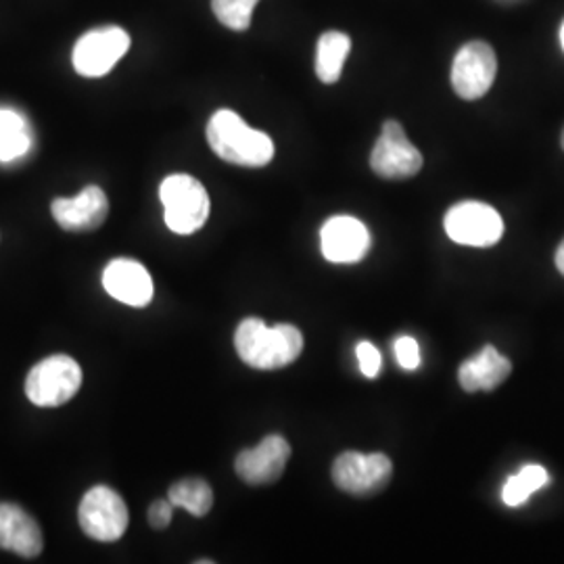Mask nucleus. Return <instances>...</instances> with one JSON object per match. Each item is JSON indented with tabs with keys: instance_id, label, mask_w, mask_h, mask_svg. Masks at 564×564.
<instances>
[{
	"instance_id": "obj_2",
	"label": "nucleus",
	"mask_w": 564,
	"mask_h": 564,
	"mask_svg": "<svg viewBox=\"0 0 564 564\" xmlns=\"http://www.w3.org/2000/svg\"><path fill=\"white\" fill-rule=\"evenodd\" d=\"M207 142L212 151L241 167H263L274 160V142L260 130L249 128L239 113L220 109L207 123Z\"/></svg>"
},
{
	"instance_id": "obj_24",
	"label": "nucleus",
	"mask_w": 564,
	"mask_h": 564,
	"mask_svg": "<svg viewBox=\"0 0 564 564\" xmlns=\"http://www.w3.org/2000/svg\"><path fill=\"white\" fill-rule=\"evenodd\" d=\"M172 514H174V505L170 500H158L149 508V524L153 529H165L172 523Z\"/></svg>"
},
{
	"instance_id": "obj_6",
	"label": "nucleus",
	"mask_w": 564,
	"mask_h": 564,
	"mask_svg": "<svg viewBox=\"0 0 564 564\" xmlns=\"http://www.w3.org/2000/svg\"><path fill=\"white\" fill-rule=\"evenodd\" d=\"M393 477V463L384 454L343 452L333 463V481L345 494L366 498L381 494Z\"/></svg>"
},
{
	"instance_id": "obj_15",
	"label": "nucleus",
	"mask_w": 564,
	"mask_h": 564,
	"mask_svg": "<svg viewBox=\"0 0 564 564\" xmlns=\"http://www.w3.org/2000/svg\"><path fill=\"white\" fill-rule=\"evenodd\" d=\"M42 545L41 527L21 506L0 505V550L34 558L41 554Z\"/></svg>"
},
{
	"instance_id": "obj_27",
	"label": "nucleus",
	"mask_w": 564,
	"mask_h": 564,
	"mask_svg": "<svg viewBox=\"0 0 564 564\" xmlns=\"http://www.w3.org/2000/svg\"><path fill=\"white\" fill-rule=\"evenodd\" d=\"M561 44H563V48H564V23H563V28H561Z\"/></svg>"
},
{
	"instance_id": "obj_17",
	"label": "nucleus",
	"mask_w": 564,
	"mask_h": 564,
	"mask_svg": "<svg viewBox=\"0 0 564 564\" xmlns=\"http://www.w3.org/2000/svg\"><path fill=\"white\" fill-rule=\"evenodd\" d=\"M351 41L343 32H324L316 46V76L324 84L339 82L345 59L349 57Z\"/></svg>"
},
{
	"instance_id": "obj_11",
	"label": "nucleus",
	"mask_w": 564,
	"mask_h": 564,
	"mask_svg": "<svg viewBox=\"0 0 564 564\" xmlns=\"http://www.w3.org/2000/svg\"><path fill=\"white\" fill-rule=\"evenodd\" d=\"M291 458V445L281 435H268L262 444L242 449L235 460V470L247 485L276 484Z\"/></svg>"
},
{
	"instance_id": "obj_13",
	"label": "nucleus",
	"mask_w": 564,
	"mask_h": 564,
	"mask_svg": "<svg viewBox=\"0 0 564 564\" xmlns=\"http://www.w3.org/2000/svg\"><path fill=\"white\" fill-rule=\"evenodd\" d=\"M53 218L63 230L69 232H90L101 228L109 216L107 195L99 186H86L80 195L72 199H55L51 205Z\"/></svg>"
},
{
	"instance_id": "obj_23",
	"label": "nucleus",
	"mask_w": 564,
	"mask_h": 564,
	"mask_svg": "<svg viewBox=\"0 0 564 564\" xmlns=\"http://www.w3.org/2000/svg\"><path fill=\"white\" fill-rule=\"evenodd\" d=\"M356 356H358L364 377L377 379L381 372V351L372 343L362 341L356 347Z\"/></svg>"
},
{
	"instance_id": "obj_19",
	"label": "nucleus",
	"mask_w": 564,
	"mask_h": 564,
	"mask_svg": "<svg viewBox=\"0 0 564 564\" xmlns=\"http://www.w3.org/2000/svg\"><path fill=\"white\" fill-rule=\"evenodd\" d=\"M550 484L547 470L540 464H527L517 475H512L502 489V500L510 508L523 506L535 491Z\"/></svg>"
},
{
	"instance_id": "obj_18",
	"label": "nucleus",
	"mask_w": 564,
	"mask_h": 564,
	"mask_svg": "<svg viewBox=\"0 0 564 564\" xmlns=\"http://www.w3.org/2000/svg\"><path fill=\"white\" fill-rule=\"evenodd\" d=\"M167 500L193 517H205L214 506V491L203 479H182L170 487Z\"/></svg>"
},
{
	"instance_id": "obj_5",
	"label": "nucleus",
	"mask_w": 564,
	"mask_h": 564,
	"mask_svg": "<svg viewBox=\"0 0 564 564\" xmlns=\"http://www.w3.org/2000/svg\"><path fill=\"white\" fill-rule=\"evenodd\" d=\"M78 521H80L82 531L90 540L111 544V542H118L126 533L130 517H128L126 502L121 500L118 491L105 485H97L88 489V494L82 498Z\"/></svg>"
},
{
	"instance_id": "obj_1",
	"label": "nucleus",
	"mask_w": 564,
	"mask_h": 564,
	"mask_svg": "<svg viewBox=\"0 0 564 564\" xmlns=\"http://www.w3.org/2000/svg\"><path fill=\"white\" fill-rule=\"evenodd\" d=\"M235 347L247 366L279 370L302 356L303 335L293 324L268 326L260 318H245L235 333Z\"/></svg>"
},
{
	"instance_id": "obj_16",
	"label": "nucleus",
	"mask_w": 564,
	"mask_h": 564,
	"mask_svg": "<svg viewBox=\"0 0 564 564\" xmlns=\"http://www.w3.org/2000/svg\"><path fill=\"white\" fill-rule=\"evenodd\" d=\"M512 372V364L502 356L494 345H485L484 349L475 356L468 358L458 370V381L463 384L466 393L475 391H494Z\"/></svg>"
},
{
	"instance_id": "obj_28",
	"label": "nucleus",
	"mask_w": 564,
	"mask_h": 564,
	"mask_svg": "<svg viewBox=\"0 0 564 564\" xmlns=\"http://www.w3.org/2000/svg\"><path fill=\"white\" fill-rule=\"evenodd\" d=\"M563 149H564V132H563Z\"/></svg>"
},
{
	"instance_id": "obj_3",
	"label": "nucleus",
	"mask_w": 564,
	"mask_h": 564,
	"mask_svg": "<svg viewBox=\"0 0 564 564\" xmlns=\"http://www.w3.org/2000/svg\"><path fill=\"white\" fill-rule=\"evenodd\" d=\"M163 218L172 232L193 235L209 218V195L202 182L188 174H172L162 182Z\"/></svg>"
},
{
	"instance_id": "obj_7",
	"label": "nucleus",
	"mask_w": 564,
	"mask_h": 564,
	"mask_svg": "<svg viewBox=\"0 0 564 564\" xmlns=\"http://www.w3.org/2000/svg\"><path fill=\"white\" fill-rule=\"evenodd\" d=\"M445 232L458 245L491 247L505 235L502 216L487 203L464 202L445 214Z\"/></svg>"
},
{
	"instance_id": "obj_4",
	"label": "nucleus",
	"mask_w": 564,
	"mask_h": 564,
	"mask_svg": "<svg viewBox=\"0 0 564 564\" xmlns=\"http://www.w3.org/2000/svg\"><path fill=\"white\" fill-rule=\"evenodd\" d=\"M82 387V368L69 356H48L25 379V395L39 408H57L69 402Z\"/></svg>"
},
{
	"instance_id": "obj_10",
	"label": "nucleus",
	"mask_w": 564,
	"mask_h": 564,
	"mask_svg": "<svg viewBox=\"0 0 564 564\" xmlns=\"http://www.w3.org/2000/svg\"><path fill=\"white\" fill-rule=\"evenodd\" d=\"M498 59L487 42L464 44L452 63V86L464 101H477L485 97L496 80Z\"/></svg>"
},
{
	"instance_id": "obj_8",
	"label": "nucleus",
	"mask_w": 564,
	"mask_h": 564,
	"mask_svg": "<svg viewBox=\"0 0 564 564\" xmlns=\"http://www.w3.org/2000/svg\"><path fill=\"white\" fill-rule=\"evenodd\" d=\"M130 36L118 25L97 28L84 34L74 46V67L84 78L107 76L128 53Z\"/></svg>"
},
{
	"instance_id": "obj_25",
	"label": "nucleus",
	"mask_w": 564,
	"mask_h": 564,
	"mask_svg": "<svg viewBox=\"0 0 564 564\" xmlns=\"http://www.w3.org/2000/svg\"><path fill=\"white\" fill-rule=\"evenodd\" d=\"M28 130V123L21 118L18 111L13 109H0V137L2 134H11V132H20Z\"/></svg>"
},
{
	"instance_id": "obj_12",
	"label": "nucleus",
	"mask_w": 564,
	"mask_h": 564,
	"mask_svg": "<svg viewBox=\"0 0 564 564\" xmlns=\"http://www.w3.org/2000/svg\"><path fill=\"white\" fill-rule=\"evenodd\" d=\"M372 247L368 228L358 218L335 216L321 230L323 256L333 263H356L366 258Z\"/></svg>"
},
{
	"instance_id": "obj_20",
	"label": "nucleus",
	"mask_w": 564,
	"mask_h": 564,
	"mask_svg": "<svg viewBox=\"0 0 564 564\" xmlns=\"http://www.w3.org/2000/svg\"><path fill=\"white\" fill-rule=\"evenodd\" d=\"M258 2L260 0H212V11L228 30L245 32L251 25Z\"/></svg>"
},
{
	"instance_id": "obj_9",
	"label": "nucleus",
	"mask_w": 564,
	"mask_h": 564,
	"mask_svg": "<svg viewBox=\"0 0 564 564\" xmlns=\"http://www.w3.org/2000/svg\"><path fill=\"white\" fill-rule=\"evenodd\" d=\"M423 153L408 141L405 130L395 120H387L372 149L370 167L387 181L412 178L423 170Z\"/></svg>"
},
{
	"instance_id": "obj_22",
	"label": "nucleus",
	"mask_w": 564,
	"mask_h": 564,
	"mask_svg": "<svg viewBox=\"0 0 564 564\" xmlns=\"http://www.w3.org/2000/svg\"><path fill=\"white\" fill-rule=\"evenodd\" d=\"M395 358H398V364L402 366L403 370H410V372L419 370L421 364H423L419 341L414 337H400L395 341Z\"/></svg>"
},
{
	"instance_id": "obj_26",
	"label": "nucleus",
	"mask_w": 564,
	"mask_h": 564,
	"mask_svg": "<svg viewBox=\"0 0 564 564\" xmlns=\"http://www.w3.org/2000/svg\"><path fill=\"white\" fill-rule=\"evenodd\" d=\"M554 262H556V268L561 270V274L564 276V241L561 242V247H558V251H556V258H554Z\"/></svg>"
},
{
	"instance_id": "obj_14",
	"label": "nucleus",
	"mask_w": 564,
	"mask_h": 564,
	"mask_svg": "<svg viewBox=\"0 0 564 564\" xmlns=\"http://www.w3.org/2000/svg\"><path fill=\"white\" fill-rule=\"evenodd\" d=\"M105 291L118 302L144 307L153 300V279L141 262L118 258L109 263L102 272Z\"/></svg>"
},
{
	"instance_id": "obj_21",
	"label": "nucleus",
	"mask_w": 564,
	"mask_h": 564,
	"mask_svg": "<svg viewBox=\"0 0 564 564\" xmlns=\"http://www.w3.org/2000/svg\"><path fill=\"white\" fill-rule=\"evenodd\" d=\"M32 147V137L30 130H20V132H11V134H2L0 137V162H15L23 158Z\"/></svg>"
}]
</instances>
